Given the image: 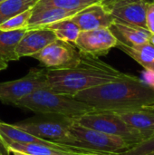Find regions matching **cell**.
I'll use <instances>...</instances> for the list:
<instances>
[{"instance_id":"cell-20","label":"cell","mask_w":154,"mask_h":155,"mask_svg":"<svg viewBox=\"0 0 154 155\" xmlns=\"http://www.w3.org/2000/svg\"><path fill=\"white\" fill-rule=\"evenodd\" d=\"M42 28H48L52 30L56 39L68 42L74 45L81 32V29L78 27V25L74 22H73L70 18H66L55 22L54 24L48 25Z\"/></svg>"},{"instance_id":"cell-14","label":"cell","mask_w":154,"mask_h":155,"mask_svg":"<svg viewBox=\"0 0 154 155\" xmlns=\"http://www.w3.org/2000/svg\"><path fill=\"white\" fill-rule=\"evenodd\" d=\"M149 3L137 2L110 10L114 21L125 25L146 28V9Z\"/></svg>"},{"instance_id":"cell-2","label":"cell","mask_w":154,"mask_h":155,"mask_svg":"<svg viewBox=\"0 0 154 155\" xmlns=\"http://www.w3.org/2000/svg\"><path fill=\"white\" fill-rule=\"evenodd\" d=\"M132 75L119 71L99 57L83 54L73 67L47 69L46 72L48 86L52 91L73 97L82 91L126 79Z\"/></svg>"},{"instance_id":"cell-15","label":"cell","mask_w":154,"mask_h":155,"mask_svg":"<svg viewBox=\"0 0 154 155\" xmlns=\"http://www.w3.org/2000/svg\"><path fill=\"white\" fill-rule=\"evenodd\" d=\"M119 42L130 46L148 43L152 33L147 29L114 21L109 27Z\"/></svg>"},{"instance_id":"cell-10","label":"cell","mask_w":154,"mask_h":155,"mask_svg":"<svg viewBox=\"0 0 154 155\" xmlns=\"http://www.w3.org/2000/svg\"><path fill=\"white\" fill-rule=\"evenodd\" d=\"M70 19L78 25L81 31L109 28L114 22L111 12L100 2L83 8L71 16Z\"/></svg>"},{"instance_id":"cell-23","label":"cell","mask_w":154,"mask_h":155,"mask_svg":"<svg viewBox=\"0 0 154 155\" xmlns=\"http://www.w3.org/2000/svg\"><path fill=\"white\" fill-rule=\"evenodd\" d=\"M32 15V8L24 11L0 24V30L3 31H16L27 29L29 20Z\"/></svg>"},{"instance_id":"cell-13","label":"cell","mask_w":154,"mask_h":155,"mask_svg":"<svg viewBox=\"0 0 154 155\" xmlns=\"http://www.w3.org/2000/svg\"><path fill=\"white\" fill-rule=\"evenodd\" d=\"M77 12L68 11L62 8L47 5H35L32 8V15L29 20L27 30L42 28L55 22L70 18Z\"/></svg>"},{"instance_id":"cell-12","label":"cell","mask_w":154,"mask_h":155,"mask_svg":"<svg viewBox=\"0 0 154 155\" xmlns=\"http://www.w3.org/2000/svg\"><path fill=\"white\" fill-rule=\"evenodd\" d=\"M55 39L54 34L48 28L29 29L20 39L15 49L16 54L19 58L31 57Z\"/></svg>"},{"instance_id":"cell-1","label":"cell","mask_w":154,"mask_h":155,"mask_svg":"<svg viewBox=\"0 0 154 155\" xmlns=\"http://www.w3.org/2000/svg\"><path fill=\"white\" fill-rule=\"evenodd\" d=\"M74 97L97 112L120 113L154 104L153 89L134 75L82 91Z\"/></svg>"},{"instance_id":"cell-34","label":"cell","mask_w":154,"mask_h":155,"mask_svg":"<svg viewBox=\"0 0 154 155\" xmlns=\"http://www.w3.org/2000/svg\"><path fill=\"white\" fill-rule=\"evenodd\" d=\"M3 1H5V0H0V3H1V2H3Z\"/></svg>"},{"instance_id":"cell-30","label":"cell","mask_w":154,"mask_h":155,"mask_svg":"<svg viewBox=\"0 0 154 155\" xmlns=\"http://www.w3.org/2000/svg\"><path fill=\"white\" fill-rule=\"evenodd\" d=\"M84 155H123V154H115V153H87Z\"/></svg>"},{"instance_id":"cell-11","label":"cell","mask_w":154,"mask_h":155,"mask_svg":"<svg viewBox=\"0 0 154 155\" xmlns=\"http://www.w3.org/2000/svg\"><path fill=\"white\" fill-rule=\"evenodd\" d=\"M0 140L5 149L6 143H21V144H30V143L42 144V145H47V146L54 147V148L78 151L74 147H71V146L63 144L61 143H56L54 141L46 140V139L40 138L38 136H34L31 134H28L19 129L14 124H6L4 122H0Z\"/></svg>"},{"instance_id":"cell-31","label":"cell","mask_w":154,"mask_h":155,"mask_svg":"<svg viewBox=\"0 0 154 155\" xmlns=\"http://www.w3.org/2000/svg\"><path fill=\"white\" fill-rule=\"evenodd\" d=\"M12 153L14 155H31L28 154V153H20V152H13Z\"/></svg>"},{"instance_id":"cell-17","label":"cell","mask_w":154,"mask_h":155,"mask_svg":"<svg viewBox=\"0 0 154 155\" xmlns=\"http://www.w3.org/2000/svg\"><path fill=\"white\" fill-rule=\"evenodd\" d=\"M116 47L135 60L145 70H154V46L150 42L130 46L118 41Z\"/></svg>"},{"instance_id":"cell-9","label":"cell","mask_w":154,"mask_h":155,"mask_svg":"<svg viewBox=\"0 0 154 155\" xmlns=\"http://www.w3.org/2000/svg\"><path fill=\"white\" fill-rule=\"evenodd\" d=\"M118 39L110 28H98L81 31L74 45L81 54L100 57L116 47Z\"/></svg>"},{"instance_id":"cell-6","label":"cell","mask_w":154,"mask_h":155,"mask_svg":"<svg viewBox=\"0 0 154 155\" xmlns=\"http://www.w3.org/2000/svg\"><path fill=\"white\" fill-rule=\"evenodd\" d=\"M74 119L52 114H37L28 119L14 124L19 129L43 139L59 142L64 139Z\"/></svg>"},{"instance_id":"cell-3","label":"cell","mask_w":154,"mask_h":155,"mask_svg":"<svg viewBox=\"0 0 154 155\" xmlns=\"http://www.w3.org/2000/svg\"><path fill=\"white\" fill-rule=\"evenodd\" d=\"M15 106L36 114H52L77 118L93 112L94 109L73 96L57 94L49 87L39 89L21 99Z\"/></svg>"},{"instance_id":"cell-22","label":"cell","mask_w":154,"mask_h":155,"mask_svg":"<svg viewBox=\"0 0 154 155\" xmlns=\"http://www.w3.org/2000/svg\"><path fill=\"white\" fill-rule=\"evenodd\" d=\"M100 1L101 0H39L36 5L54 6L68 11L78 12L83 8Z\"/></svg>"},{"instance_id":"cell-4","label":"cell","mask_w":154,"mask_h":155,"mask_svg":"<svg viewBox=\"0 0 154 155\" xmlns=\"http://www.w3.org/2000/svg\"><path fill=\"white\" fill-rule=\"evenodd\" d=\"M57 143L74 147L83 153L121 154L135 144L122 138L110 135L76 124L69 128L66 136Z\"/></svg>"},{"instance_id":"cell-28","label":"cell","mask_w":154,"mask_h":155,"mask_svg":"<svg viewBox=\"0 0 154 155\" xmlns=\"http://www.w3.org/2000/svg\"><path fill=\"white\" fill-rule=\"evenodd\" d=\"M10 153L4 148V146L2 145L1 143V141H0V155H9Z\"/></svg>"},{"instance_id":"cell-5","label":"cell","mask_w":154,"mask_h":155,"mask_svg":"<svg viewBox=\"0 0 154 155\" xmlns=\"http://www.w3.org/2000/svg\"><path fill=\"white\" fill-rule=\"evenodd\" d=\"M74 122L84 127L122 138L133 144H138L154 135L152 133L133 128L116 113L112 112L93 111L75 118Z\"/></svg>"},{"instance_id":"cell-24","label":"cell","mask_w":154,"mask_h":155,"mask_svg":"<svg viewBox=\"0 0 154 155\" xmlns=\"http://www.w3.org/2000/svg\"><path fill=\"white\" fill-rule=\"evenodd\" d=\"M154 153V135L135 144L130 150L121 153L123 155H150Z\"/></svg>"},{"instance_id":"cell-7","label":"cell","mask_w":154,"mask_h":155,"mask_svg":"<svg viewBox=\"0 0 154 155\" xmlns=\"http://www.w3.org/2000/svg\"><path fill=\"white\" fill-rule=\"evenodd\" d=\"M46 72V69L32 68L22 78L0 83V101L4 104L15 106L30 94L49 87Z\"/></svg>"},{"instance_id":"cell-8","label":"cell","mask_w":154,"mask_h":155,"mask_svg":"<svg viewBox=\"0 0 154 155\" xmlns=\"http://www.w3.org/2000/svg\"><path fill=\"white\" fill-rule=\"evenodd\" d=\"M31 57L47 69H65L74 66L81 54L74 44L55 39Z\"/></svg>"},{"instance_id":"cell-19","label":"cell","mask_w":154,"mask_h":155,"mask_svg":"<svg viewBox=\"0 0 154 155\" xmlns=\"http://www.w3.org/2000/svg\"><path fill=\"white\" fill-rule=\"evenodd\" d=\"M26 31L27 29L16 31L0 30V60L8 63L20 59L16 54L15 49Z\"/></svg>"},{"instance_id":"cell-21","label":"cell","mask_w":154,"mask_h":155,"mask_svg":"<svg viewBox=\"0 0 154 155\" xmlns=\"http://www.w3.org/2000/svg\"><path fill=\"white\" fill-rule=\"evenodd\" d=\"M39 0H5L0 3V24L7 19L33 8Z\"/></svg>"},{"instance_id":"cell-25","label":"cell","mask_w":154,"mask_h":155,"mask_svg":"<svg viewBox=\"0 0 154 155\" xmlns=\"http://www.w3.org/2000/svg\"><path fill=\"white\" fill-rule=\"evenodd\" d=\"M153 0H101L100 3L107 9L112 10L113 8L123 6L128 4L132 3H137V2H146V3H152Z\"/></svg>"},{"instance_id":"cell-35","label":"cell","mask_w":154,"mask_h":155,"mask_svg":"<svg viewBox=\"0 0 154 155\" xmlns=\"http://www.w3.org/2000/svg\"><path fill=\"white\" fill-rule=\"evenodd\" d=\"M150 155H154V153H152V154H150Z\"/></svg>"},{"instance_id":"cell-26","label":"cell","mask_w":154,"mask_h":155,"mask_svg":"<svg viewBox=\"0 0 154 155\" xmlns=\"http://www.w3.org/2000/svg\"><path fill=\"white\" fill-rule=\"evenodd\" d=\"M146 28L154 34V3H149L146 9Z\"/></svg>"},{"instance_id":"cell-36","label":"cell","mask_w":154,"mask_h":155,"mask_svg":"<svg viewBox=\"0 0 154 155\" xmlns=\"http://www.w3.org/2000/svg\"><path fill=\"white\" fill-rule=\"evenodd\" d=\"M152 3H154V0H153V1H152Z\"/></svg>"},{"instance_id":"cell-29","label":"cell","mask_w":154,"mask_h":155,"mask_svg":"<svg viewBox=\"0 0 154 155\" xmlns=\"http://www.w3.org/2000/svg\"><path fill=\"white\" fill-rule=\"evenodd\" d=\"M8 66V63H5L2 60H0V71L5 70Z\"/></svg>"},{"instance_id":"cell-32","label":"cell","mask_w":154,"mask_h":155,"mask_svg":"<svg viewBox=\"0 0 154 155\" xmlns=\"http://www.w3.org/2000/svg\"><path fill=\"white\" fill-rule=\"evenodd\" d=\"M149 42L152 45L154 46V34H152V35H151V37H150V40H149Z\"/></svg>"},{"instance_id":"cell-33","label":"cell","mask_w":154,"mask_h":155,"mask_svg":"<svg viewBox=\"0 0 154 155\" xmlns=\"http://www.w3.org/2000/svg\"><path fill=\"white\" fill-rule=\"evenodd\" d=\"M147 109H151V110H153L154 111V104L153 105H151V106H149V107H147Z\"/></svg>"},{"instance_id":"cell-27","label":"cell","mask_w":154,"mask_h":155,"mask_svg":"<svg viewBox=\"0 0 154 155\" xmlns=\"http://www.w3.org/2000/svg\"><path fill=\"white\" fill-rule=\"evenodd\" d=\"M143 82L154 90V70H145L143 74Z\"/></svg>"},{"instance_id":"cell-16","label":"cell","mask_w":154,"mask_h":155,"mask_svg":"<svg viewBox=\"0 0 154 155\" xmlns=\"http://www.w3.org/2000/svg\"><path fill=\"white\" fill-rule=\"evenodd\" d=\"M127 124L133 128L154 134V111L143 108L116 113Z\"/></svg>"},{"instance_id":"cell-18","label":"cell","mask_w":154,"mask_h":155,"mask_svg":"<svg viewBox=\"0 0 154 155\" xmlns=\"http://www.w3.org/2000/svg\"><path fill=\"white\" fill-rule=\"evenodd\" d=\"M5 150L12 153L13 152H20L25 153L31 155H84L86 153L73 151V150H65L54 148L47 145L42 144H21V143H6Z\"/></svg>"}]
</instances>
